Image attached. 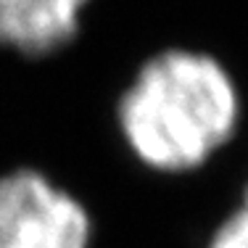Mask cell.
Instances as JSON below:
<instances>
[{"label":"cell","mask_w":248,"mask_h":248,"mask_svg":"<svg viewBox=\"0 0 248 248\" xmlns=\"http://www.w3.org/2000/svg\"><path fill=\"white\" fill-rule=\"evenodd\" d=\"M116 129L129 156L161 177L209 167L235 140L243 95L217 56L164 48L138 66L116 98Z\"/></svg>","instance_id":"cell-1"},{"label":"cell","mask_w":248,"mask_h":248,"mask_svg":"<svg viewBox=\"0 0 248 248\" xmlns=\"http://www.w3.org/2000/svg\"><path fill=\"white\" fill-rule=\"evenodd\" d=\"M85 201L37 167L0 174V248H93Z\"/></svg>","instance_id":"cell-2"},{"label":"cell","mask_w":248,"mask_h":248,"mask_svg":"<svg viewBox=\"0 0 248 248\" xmlns=\"http://www.w3.org/2000/svg\"><path fill=\"white\" fill-rule=\"evenodd\" d=\"M93 0H0V48L45 58L69 48Z\"/></svg>","instance_id":"cell-3"},{"label":"cell","mask_w":248,"mask_h":248,"mask_svg":"<svg viewBox=\"0 0 248 248\" xmlns=\"http://www.w3.org/2000/svg\"><path fill=\"white\" fill-rule=\"evenodd\" d=\"M203 248H248V206H235L217 222Z\"/></svg>","instance_id":"cell-4"},{"label":"cell","mask_w":248,"mask_h":248,"mask_svg":"<svg viewBox=\"0 0 248 248\" xmlns=\"http://www.w3.org/2000/svg\"><path fill=\"white\" fill-rule=\"evenodd\" d=\"M240 203H243V206H248V185L243 187V198H240Z\"/></svg>","instance_id":"cell-5"}]
</instances>
